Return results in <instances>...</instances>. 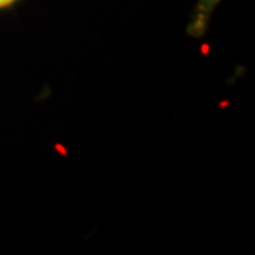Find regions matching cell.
I'll return each instance as SVG.
<instances>
[{
	"label": "cell",
	"instance_id": "7a4b0ae2",
	"mask_svg": "<svg viewBox=\"0 0 255 255\" xmlns=\"http://www.w3.org/2000/svg\"><path fill=\"white\" fill-rule=\"evenodd\" d=\"M23 0H0V13L16 9Z\"/></svg>",
	"mask_w": 255,
	"mask_h": 255
},
{
	"label": "cell",
	"instance_id": "6da1fadb",
	"mask_svg": "<svg viewBox=\"0 0 255 255\" xmlns=\"http://www.w3.org/2000/svg\"><path fill=\"white\" fill-rule=\"evenodd\" d=\"M223 0H197L193 11L190 21L187 26V34L193 38H203L207 34L210 20Z\"/></svg>",
	"mask_w": 255,
	"mask_h": 255
}]
</instances>
